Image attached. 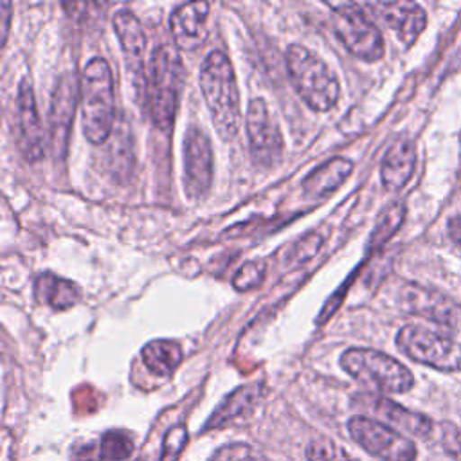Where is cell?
Listing matches in <instances>:
<instances>
[{
  "label": "cell",
  "mask_w": 461,
  "mask_h": 461,
  "mask_svg": "<svg viewBox=\"0 0 461 461\" xmlns=\"http://www.w3.org/2000/svg\"><path fill=\"white\" fill-rule=\"evenodd\" d=\"M402 301L409 312L418 313L429 321L447 328L461 326V304L439 290L411 283L403 288Z\"/></svg>",
  "instance_id": "obj_12"
},
{
  "label": "cell",
  "mask_w": 461,
  "mask_h": 461,
  "mask_svg": "<svg viewBox=\"0 0 461 461\" xmlns=\"http://www.w3.org/2000/svg\"><path fill=\"white\" fill-rule=\"evenodd\" d=\"M403 218H405V205L402 202H393L391 205H387L380 212V216L375 223V229H373L369 243H367L369 249H378L389 238H393V234L400 229Z\"/></svg>",
  "instance_id": "obj_23"
},
{
  "label": "cell",
  "mask_w": 461,
  "mask_h": 461,
  "mask_svg": "<svg viewBox=\"0 0 461 461\" xmlns=\"http://www.w3.org/2000/svg\"><path fill=\"white\" fill-rule=\"evenodd\" d=\"M265 276V263L249 261L234 276L232 285L236 290H252L261 285Z\"/></svg>",
  "instance_id": "obj_26"
},
{
  "label": "cell",
  "mask_w": 461,
  "mask_h": 461,
  "mask_svg": "<svg viewBox=\"0 0 461 461\" xmlns=\"http://www.w3.org/2000/svg\"><path fill=\"white\" fill-rule=\"evenodd\" d=\"M16 140L27 162H38L43 157V128L29 77L20 81L16 94Z\"/></svg>",
  "instance_id": "obj_11"
},
{
  "label": "cell",
  "mask_w": 461,
  "mask_h": 461,
  "mask_svg": "<svg viewBox=\"0 0 461 461\" xmlns=\"http://www.w3.org/2000/svg\"><path fill=\"white\" fill-rule=\"evenodd\" d=\"M200 86L216 131L223 140L234 139L240 128V92L234 68L221 50H211L203 59Z\"/></svg>",
  "instance_id": "obj_1"
},
{
  "label": "cell",
  "mask_w": 461,
  "mask_h": 461,
  "mask_svg": "<svg viewBox=\"0 0 461 461\" xmlns=\"http://www.w3.org/2000/svg\"><path fill=\"white\" fill-rule=\"evenodd\" d=\"M182 81L184 70L178 52L167 43L155 47L146 72L144 99L153 124L162 131H169L175 122Z\"/></svg>",
  "instance_id": "obj_2"
},
{
  "label": "cell",
  "mask_w": 461,
  "mask_h": 461,
  "mask_svg": "<svg viewBox=\"0 0 461 461\" xmlns=\"http://www.w3.org/2000/svg\"><path fill=\"white\" fill-rule=\"evenodd\" d=\"M349 436L371 456L380 461H414L416 445L412 439L400 434L396 429L367 418L353 416L348 421Z\"/></svg>",
  "instance_id": "obj_8"
},
{
  "label": "cell",
  "mask_w": 461,
  "mask_h": 461,
  "mask_svg": "<svg viewBox=\"0 0 461 461\" xmlns=\"http://www.w3.org/2000/svg\"><path fill=\"white\" fill-rule=\"evenodd\" d=\"M133 452V439L126 430H108L99 443L101 461H126Z\"/></svg>",
  "instance_id": "obj_24"
},
{
  "label": "cell",
  "mask_w": 461,
  "mask_h": 461,
  "mask_svg": "<svg viewBox=\"0 0 461 461\" xmlns=\"http://www.w3.org/2000/svg\"><path fill=\"white\" fill-rule=\"evenodd\" d=\"M9 20H11V4L9 2H2V47L5 45V40H7Z\"/></svg>",
  "instance_id": "obj_30"
},
{
  "label": "cell",
  "mask_w": 461,
  "mask_h": 461,
  "mask_svg": "<svg viewBox=\"0 0 461 461\" xmlns=\"http://www.w3.org/2000/svg\"><path fill=\"white\" fill-rule=\"evenodd\" d=\"M212 184V148L205 131L193 126L184 139V187L191 200L207 194Z\"/></svg>",
  "instance_id": "obj_10"
},
{
  "label": "cell",
  "mask_w": 461,
  "mask_h": 461,
  "mask_svg": "<svg viewBox=\"0 0 461 461\" xmlns=\"http://www.w3.org/2000/svg\"><path fill=\"white\" fill-rule=\"evenodd\" d=\"M76 103H77V81L74 72H67L59 77L54 88V95L50 103V117H49L52 153L59 158H63L67 151Z\"/></svg>",
  "instance_id": "obj_13"
},
{
  "label": "cell",
  "mask_w": 461,
  "mask_h": 461,
  "mask_svg": "<svg viewBox=\"0 0 461 461\" xmlns=\"http://www.w3.org/2000/svg\"><path fill=\"white\" fill-rule=\"evenodd\" d=\"M261 393H263V385L259 382H254V384H249V385H241L236 391H232L220 403V407L211 414V418L205 423V430L216 429V427H223L229 421H232L238 416H241L247 411H250L258 403V400L261 398Z\"/></svg>",
  "instance_id": "obj_21"
},
{
  "label": "cell",
  "mask_w": 461,
  "mask_h": 461,
  "mask_svg": "<svg viewBox=\"0 0 461 461\" xmlns=\"http://www.w3.org/2000/svg\"><path fill=\"white\" fill-rule=\"evenodd\" d=\"M355 405H358L364 411H369L373 416L380 418L382 423L414 436H429L434 427L430 418H427L425 414L412 412L385 396L358 394L355 398Z\"/></svg>",
  "instance_id": "obj_15"
},
{
  "label": "cell",
  "mask_w": 461,
  "mask_h": 461,
  "mask_svg": "<svg viewBox=\"0 0 461 461\" xmlns=\"http://www.w3.org/2000/svg\"><path fill=\"white\" fill-rule=\"evenodd\" d=\"M185 427L178 425L167 430L166 438H164V454H162V461H175L178 452L182 450V447L185 445Z\"/></svg>",
  "instance_id": "obj_27"
},
{
  "label": "cell",
  "mask_w": 461,
  "mask_h": 461,
  "mask_svg": "<svg viewBox=\"0 0 461 461\" xmlns=\"http://www.w3.org/2000/svg\"><path fill=\"white\" fill-rule=\"evenodd\" d=\"M353 171V162L344 157H333L315 167L303 182V191L308 198H324L337 191Z\"/></svg>",
  "instance_id": "obj_19"
},
{
  "label": "cell",
  "mask_w": 461,
  "mask_h": 461,
  "mask_svg": "<svg viewBox=\"0 0 461 461\" xmlns=\"http://www.w3.org/2000/svg\"><path fill=\"white\" fill-rule=\"evenodd\" d=\"M396 344L403 355L429 367L454 373L461 371V342L447 333L407 324L396 335Z\"/></svg>",
  "instance_id": "obj_6"
},
{
  "label": "cell",
  "mask_w": 461,
  "mask_h": 461,
  "mask_svg": "<svg viewBox=\"0 0 461 461\" xmlns=\"http://www.w3.org/2000/svg\"><path fill=\"white\" fill-rule=\"evenodd\" d=\"M245 128L254 162L261 167L274 166L283 151V135L263 99H252L249 103Z\"/></svg>",
  "instance_id": "obj_9"
},
{
  "label": "cell",
  "mask_w": 461,
  "mask_h": 461,
  "mask_svg": "<svg viewBox=\"0 0 461 461\" xmlns=\"http://www.w3.org/2000/svg\"><path fill=\"white\" fill-rule=\"evenodd\" d=\"M209 16L207 2H189L178 5L169 18L173 41L178 49L193 50L205 38V22Z\"/></svg>",
  "instance_id": "obj_17"
},
{
  "label": "cell",
  "mask_w": 461,
  "mask_h": 461,
  "mask_svg": "<svg viewBox=\"0 0 461 461\" xmlns=\"http://www.w3.org/2000/svg\"><path fill=\"white\" fill-rule=\"evenodd\" d=\"M97 457H99V454H97ZM97 457H95L94 447H92V445H86V447H83L81 450L76 452L74 461H97Z\"/></svg>",
  "instance_id": "obj_31"
},
{
  "label": "cell",
  "mask_w": 461,
  "mask_h": 461,
  "mask_svg": "<svg viewBox=\"0 0 461 461\" xmlns=\"http://www.w3.org/2000/svg\"><path fill=\"white\" fill-rule=\"evenodd\" d=\"M182 360V349L176 342L157 339L142 348V362L149 373L157 376H169Z\"/></svg>",
  "instance_id": "obj_22"
},
{
  "label": "cell",
  "mask_w": 461,
  "mask_h": 461,
  "mask_svg": "<svg viewBox=\"0 0 461 461\" xmlns=\"http://www.w3.org/2000/svg\"><path fill=\"white\" fill-rule=\"evenodd\" d=\"M34 295L41 304H47L52 310H67L79 301L81 292L76 283L45 272L34 281Z\"/></svg>",
  "instance_id": "obj_20"
},
{
  "label": "cell",
  "mask_w": 461,
  "mask_h": 461,
  "mask_svg": "<svg viewBox=\"0 0 461 461\" xmlns=\"http://www.w3.org/2000/svg\"><path fill=\"white\" fill-rule=\"evenodd\" d=\"M306 459L308 461H358L353 456H349L342 447H339L337 443L326 438L310 441V445L306 447Z\"/></svg>",
  "instance_id": "obj_25"
},
{
  "label": "cell",
  "mask_w": 461,
  "mask_h": 461,
  "mask_svg": "<svg viewBox=\"0 0 461 461\" xmlns=\"http://www.w3.org/2000/svg\"><path fill=\"white\" fill-rule=\"evenodd\" d=\"M331 23L342 45L358 59L376 61L384 56V38L378 27L357 4H333Z\"/></svg>",
  "instance_id": "obj_7"
},
{
  "label": "cell",
  "mask_w": 461,
  "mask_h": 461,
  "mask_svg": "<svg viewBox=\"0 0 461 461\" xmlns=\"http://www.w3.org/2000/svg\"><path fill=\"white\" fill-rule=\"evenodd\" d=\"M211 461H259V459L256 457L252 448H249L247 445L236 443V445H225L223 448H220Z\"/></svg>",
  "instance_id": "obj_28"
},
{
  "label": "cell",
  "mask_w": 461,
  "mask_h": 461,
  "mask_svg": "<svg viewBox=\"0 0 461 461\" xmlns=\"http://www.w3.org/2000/svg\"><path fill=\"white\" fill-rule=\"evenodd\" d=\"M115 94L112 68L104 58H92L81 76V122L92 144H103L113 128Z\"/></svg>",
  "instance_id": "obj_3"
},
{
  "label": "cell",
  "mask_w": 461,
  "mask_h": 461,
  "mask_svg": "<svg viewBox=\"0 0 461 461\" xmlns=\"http://www.w3.org/2000/svg\"><path fill=\"white\" fill-rule=\"evenodd\" d=\"M448 236L456 243V247L461 250V216H454L448 221Z\"/></svg>",
  "instance_id": "obj_29"
},
{
  "label": "cell",
  "mask_w": 461,
  "mask_h": 461,
  "mask_svg": "<svg viewBox=\"0 0 461 461\" xmlns=\"http://www.w3.org/2000/svg\"><path fill=\"white\" fill-rule=\"evenodd\" d=\"M414 164H416V149L412 140L407 137H400L387 148L382 158V166H380L382 184L393 191L402 189L412 176Z\"/></svg>",
  "instance_id": "obj_18"
},
{
  "label": "cell",
  "mask_w": 461,
  "mask_h": 461,
  "mask_svg": "<svg viewBox=\"0 0 461 461\" xmlns=\"http://www.w3.org/2000/svg\"><path fill=\"white\" fill-rule=\"evenodd\" d=\"M290 81L301 99L315 112H328L335 106L340 85L335 72L310 49L294 43L286 49Z\"/></svg>",
  "instance_id": "obj_4"
},
{
  "label": "cell",
  "mask_w": 461,
  "mask_h": 461,
  "mask_svg": "<svg viewBox=\"0 0 461 461\" xmlns=\"http://www.w3.org/2000/svg\"><path fill=\"white\" fill-rule=\"evenodd\" d=\"M342 369L360 384L382 393H405L412 387L411 371L396 358L369 348H349L340 355Z\"/></svg>",
  "instance_id": "obj_5"
},
{
  "label": "cell",
  "mask_w": 461,
  "mask_h": 461,
  "mask_svg": "<svg viewBox=\"0 0 461 461\" xmlns=\"http://www.w3.org/2000/svg\"><path fill=\"white\" fill-rule=\"evenodd\" d=\"M367 7L373 9L405 45L414 43L427 23L425 11L414 2H376L367 4Z\"/></svg>",
  "instance_id": "obj_16"
},
{
  "label": "cell",
  "mask_w": 461,
  "mask_h": 461,
  "mask_svg": "<svg viewBox=\"0 0 461 461\" xmlns=\"http://www.w3.org/2000/svg\"><path fill=\"white\" fill-rule=\"evenodd\" d=\"M113 31L121 41V49L126 59L128 74L133 79L137 90L146 86L144 72V52H146V34L139 18L131 11H119L113 16Z\"/></svg>",
  "instance_id": "obj_14"
}]
</instances>
